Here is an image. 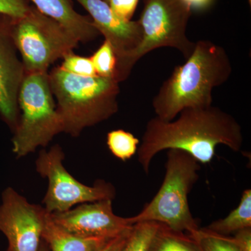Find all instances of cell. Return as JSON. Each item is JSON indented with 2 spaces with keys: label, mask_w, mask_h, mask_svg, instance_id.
Instances as JSON below:
<instances>
[{
  "label": "cell",
  "mask_w": 251,
  "mask_h": 251,
  "mask_svg": "<svg viewBox=\"0 0 251 251\" xmlns=\"http://www.w3.org/2000/svg\"><path fill=\"white\" fill-rule=\"evenodd\" d=\"M104 1H106V2H108V0H104Z\"/></svg>",
  "instance_id": "29"
},
{
  "label": "cell",
  "mask_w": 251,
  "mask_h": 251,
  "mask_svg": "<svg viewBox=\"0 0 251 251\" xmlns=\"http://www.w3.org/2000/svg\"><path fill=\"white\" fill-rule=\"evenodd\" d=\"M54 224L82 237L112 239L131 228L128 218L116 215L112 200L84 203L64 212L50 213Z\"/></svg>",
  "instance_id": "10"
},
{
  "label": "cell",
  "mask_w": 251,
  "mask_h": 251,
  "mask_svg": "<svg viewBox=\"0 0 251 251\" xmlns=\"http://www.w3.org/2000/svg\"><path fill=\"white\" fill-rule=\"evenodd\" d=\"M12 19L0 14V116L14 133L19 123L18 92L25 72L11 36Z\"/></svg>",
  "instance_id": "11"
},
{
  "label": "cell",
  "mask_w": 251,
  "mask_h": 251,
  "mask_svg": "<svg viewBox=\"0 0 251 251\" xmlns=\"http://www.w3.org/2000/svg\"><path fill=\"white\" fill-rule=\"evenodd\" d=\"M201 163L184 151L167 150L166 173L161 187L139 214L129 217L132 225L154 221L173 230L192 234L200 228L188 204V195L199 179Z\"/></svg>",
  "instance_id": "4"
},
{
  "label": "cell",
  "mask_w": 251,
  "mask_h": 251,
  "mask_svg": "<svg viewBox=\"0 0 251 251\" xmlns=\"http://www.w3.org/2000/svg\"><path fill=\"white\" fill-rule=\"evenodd\" d=\"M39 251H50L49 246L47 245V244H46L44 239H43L42 242H41Z\"/></svg>",
  "instance_id": "27"
},
{
  "label": "cell",
  "mask_w": 251,
  "mask_h": 251,
  "mask_svg": "<svg viewBox=\"0 0 251 251\" xmlns=\"http://www.w3.org/2000/svg\"><path fill=\"white\" fill-rule=\"evenodd\" d=\"M161 224L143 221L133 224L125 245L120 251H150Z\"/></svg>",
  "instance_id": "17"
},
{
  "label": "cell",
  "mask_w": 251,
  "mask_h": 251,
  "mask_svg": "<svg viewBox=\"0 0 251 251\" xmlns=\"http://www.w3.org/2000/svg\"><path fill=\"white\" fill-rule=\"evenodd\" d=\"M247 227H251V189L244 191L239 205L228 215L214 221L204 228L220 235L229 236Z\"/></svg>",
  "instance_id": "15"
},
{
  "label": "cell",
  "mask_w": 251,
  "mask_h": 251,
  "mask_svg": "<svg viewBox=\"0 0 251 251\" xmlns=\"http://www.w3.org/2000/svg\"><path fill=\"white\" fill-rule=\"evenodd\" d=\"M18 100L21 115L14 132L12 151L21 158L47 146L62 133L63 125L47 72L25 74Z\"/></svg>",
  "instance_id": "5"
},
{
  "label": "cell",
  "mask_w": 251,
  "mask_h": 251,
  "mask_svg": "<svg viewBox=\"0 0 251 251\" xmlns=\"http://www.w3.org/2000/svg\"><path fill=\"white\" fill-rule=\"evenodd\" d=\"M49 213L31 204L11 187L1 193L0 232L9 242L10 251H39Z\"/></svg>",
  "instance_id": "9"
},
{
  "label": "cell",
  "mask_w": 251,
  "mask_h": 251,
  "mask_svg": "<svg viewBox=\"0 0 251 251\" xmlns=\"http://www.w3.org/2000/svg\"><path fill=\"white\" fill-rule=\"evenodd\" d=\"M243 143L242 128L237 120L211 105L184 109L170 122L153 117L147 123L137 155L142 169L149 175L151 161L161 151L181 150L200 163L208 164L219 145L238 152Z\"/></svg>",
  "instance_id": "1"
},
{
  "label": "cell",
  "mask_w": 251,
  "mask_h": 251,
  "mask_svg": "<svg viewBox=\"0 0 251 251\" xmlns=\"http://www.w3.org/2000/svg\"><path fill=\"white\" fill-rule=\"evenodd\" d=\"M11 33L25 74L47 72L50 64L73 52L79 43L32 6L23 17L13 18Z\"/></svg>",
  "instance_id": "7"
},
{
  "label": "cell",
  "mask_w": 251,
  "mask_h": 251,
  "mask_svg": "<svg viewBox=\"0 0 251 251\" xmlns=\"http://www.w3.org/2000/svg\"><path fill=\"white\" fill-rule=\"evenodd\" d=\"M192 10L181 0H144L138 22L142 31L139 46L117 69L116 80L120 83L145 54L161 48L179 50L186 59L196 43L188 39L186 29Z\"/></svg>",
  "instance_id": "6"
},
{
  "label": "cell",
  "mask_w": 251,
  "mask_h": 251,
  "mask_svg": "<svg viewBox=\"0 0 251 251\" xmlns=\"http://www.w3.org/2000/svg\"><path fill=\"white\" fill-rule=\"evenodd\" d=\"M150 251H203L188 234L176 232L161 224Z\"/></svg>",
  "instance_id": "16"
},
{
  "label": "cell",
  "mask_w": 251,
  "mask_h": 251,
  "mask_svg": "<svg viewBox=\"0 0 251 251\" xmlns=\"http://www.w3.org/2000/svg\"><path fill=\"white\" fill-rule=\"evenodd\" d=\"M77 1L90 14L94 26L113 48L118 68L140 44L142 31L139 22L120 19L104 0Z\"/></svg>",
  "instance_id": "12"
},
{
  "label": "cell",
  "mask_w": 251,
  "mask_h": 251,
  "mask_svg": "<svg viewBox=\"0 0 251 251\" xmlns=\"http://www.w3.org/2000/svg\"><path fill=\"white\" fill-rule=\"evenodd\" d=\"M49 75L64 133L78 136L85 128L108 120L118 111L120 89L117 81L99 75H74L60 67Z\"/></svg>",
  "instance_id": "3"
},
{
  "label": "cell",
  "mask_w": 251,
  "mask_h": 251,
  "mask_svg": "<svg viewBox=\"0 0 251 251\" xmlns=\"http://www.w3.org/2000/svg\"><path fill=\"white\" fill-rule=\"evenodd\" d=\"M132 228V227H131ZM126 231L123 234H120V235L117 236L115 238L110 239L105 245L103 246L101 249L99 251H121L122 248L125 245L127 237H128V234L130 229Z\"/></svg>",
  "instance_id": "25"
},
{
  "label": "cell",
  "mask_w": 251,
  "mask_h": 251,
  "mask_svg": "<svg viewBox=\"0 0 251 251\" xmlns=\"http://www.w3.org/2000/svg\"><path fill=\"white\" fill-rule=\"evenodd\" d=\"M90 58L97 75L116 81L117 57L108 41H104Z\"/></svg>",
  "instance_id": "19"
},
{
  "label": "cell",
  "mask_w": 251,
  "mask_h": 251,
  "mask_svg": "<svg viewBox=\"0 0 251 251\" xmlns=\"http://www.w3.org/2000/svg\"><path fill=\"white\" fill-rule=\"evenodd\" d=\"M193 11H204L214 4L215 0H181Z\"/></svg>",
  "instance_id": "26"
},
{
  "label": "cell",
  "mask_w": 251,
  "mask_h": 251,
  "mask_svg": "<svg viewBox=\"0 0 251 251\" xmlns=\"http://www.w3.org/2000/svg\"><path fill=\"white\" fill-rule=\"evenodd\" d=\"M64 151L59 145L39 151L35 162L36 171L49 180V187L42 203L49 213L64 212L74 206L103 200H112L116 196L113 185L98 180L93 186L77 181L66 170Z\"/></svg>",
  "instance_id": "8"
},
{
  "label": "cell",
  "mask_w": 251,
  "mask_h": 251,
  "mask_svg": "<svg viewBox=\"0 0 251 251\" xmlns=\"http://www.w3.org/2000/svg\"><path fill=\"white\" fill-rule=\"evenodd\" d=\"M188 234L203 251H241L229 236L220 235L205 228H199Z\"/></svg>",
  "instance_id": "20"
},
{
  "label": "cell",
  "mask_w": 251,
  "mask_h": 251,
  "mask_svg": "<svg viewBox=\"0 0 251 251\" xmlns=\"http://www.w3.org/2000/svg\"><path fill=\"white\" fill-rule=\"evenodd\" d=\"M248 1H249V6H251V0H248Z\"/></svg>",
  "instance_id": "28"
},
{
  "label": "cell",
  "mask_w": 251,
  "mask_h": 251,
  "mask_svg": "<svg viewBox=\"0 0 251 251\" xmlns=\"http://www.w3.org/2000/svg\"><path fill=\"white\" fill-rule=\"evenodd\" d=\"M186 59L175 68L153 97V111L163 121H172L184 109L211 106L214 89L232 75L227 51L211 41H198Z\"/></svg>",
  "instance_id": "2"
},
{
  "label": "cell",
  "mask_w": 251,
  "mask_h": 251,
  "mask_svg": "<svg viewBox=\"0 0 251 251\" xmlns=\"http://www.w3.org/2000/svg\"><path fill=\"white\" fill-rule=\"evenodd\" d=\"M140 140L126 130H113L107 134V145L114 156L125 162L138 151Z\"/></svg>",
  "instance_id": "18"
},
{
  "label": "cell",
  "mask_w": 251,
  "mask_h": 251,
  "mask_svg": "<svg viewBox=\"0 0 251 251\" xmlns=\"http://www.w3.org/2000/svg\"><path fill=\"white\" fill-rule=\"evenodd\" d=\"M62 59L64 61L60 67L65 72L80 76L97 75L90 57H82L72 52Z\"/></svg>",
  "instance_id": "21"
},
{
  "label": "cell",
  "mask_w": 251,
  "mask_h": 251,
  "mask_svg": "<svg viewBox=\"0 0 251 251\" xmlns=\"http://www.w3.org/2000/svg\"><path fill=\"white\" fill-rule=\"evenodd\" d=\"M34 7L59 23L78 42L87 43L97 39L100 32L90 17L75 11L71 0H29Z\"/></svg>",
  "instance_id": "13"
},
{
  "label": "cell",
  "mask_w": 251,
  "mask_h": 251,
  "mask_svg": "<svg viewBox=\"0 0 251 251\" xmlns=\"http://www.w3.org/2000/svg\"><path fill=\"white\" fill-rule=\"evenodd\" d=\"M29 8L27 0H0V14L12 18L23 17Z\"/></svg>",
  "instance_id": "23"
},
{
  "label": "cell",
  "mask_w": 251,
  "mask_h": 251,
  "mask_svg": "<svg viewBox=\"0 0 251 251\" xmlns=\"http://www.w3.org/2000/svg\"><path fill=\"white\" fill-rule=\"evenodd\" d=\"M6 251H10L9 250V249H7V250H6Z\"/></svg>",
  "instance_id": "30"
},
{
  "label": "cell",
  "mask_w": 251,
  "mask_h": 251,
  "mask_svg": "<svg viewBox=\"0 0 251 251\" xmlns=\"http://www.w3.org/2000/svg\"><path fill=\"white\" fill-rule=\"evenodd\" d=\"M232 239L241 251H251V227L238 231Z\"/></svg>",
  "instance_id": "24"
},
{
  "label": "cell",
  "mask_w": 251,
  "mask_h": 251,
  "mask_svg": "<svg viewBox=\"0 0 251 251\" xmlns=\"http://www.w3.org/2000/svg\"><path fill=\"white\" fill-rule=\"evenodd\" d=\"M139 0H108V3L117 17L125 21H131Z\"/></svg>",
  "instance_id": "22"
},
{
  "label": "cell",
  "mask_w": 251,
  "mask_h": 251,
  "mask_svg": "<svg viewBox=\"0 0 251 251\" xmlns=\"http://www.w3.org/2000/svg\"><path fill=\"white\" fill-rule=\"evenodd\" d=\"M43 239L49 246L50 251H99L111 239L82 237L70 233L54 224L49 213Z\"/></svg>",
  "instance_id": "14"
}]
</instances>
